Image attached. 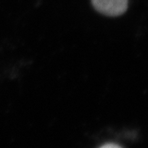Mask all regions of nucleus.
Segmentation results:
<instances>
[{
    "label": "nucleus",
    "mask_w": 148,
    "mask_h": 148,
    "mask_svg": "<svg viewBox=\"0 0 148 148\" xmlns=\"http://www.w3.org/2000/svg\"><path fill=\"white\" fill-rule=\"evenodd\" d=\"M92 4L99 12L110 17L123 14L128 8V0H92Z\"/></svg>",
    "instance_id": "nucleus-1"
},
{
    "label": "nucleus",
    "mask_w": 148,
    "mask_h": 148,
    "mask_svg": "<svg viewBox=\"0 0 148 148\" xmlns=\"http://www.w3.org/2000/svg\"><path fill=\"white\" fill-rule=\"evenodd\" d=\"M99 148H122L120 146L115 144H106V145L101 146Z\"/></svg>",
    "instance_id": "nucleus-2"
}]
</instances>
